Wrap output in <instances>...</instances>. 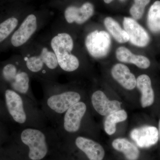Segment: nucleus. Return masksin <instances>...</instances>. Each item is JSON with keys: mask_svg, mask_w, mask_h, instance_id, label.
I'll use <instances>...</instances> for the list:
<instances>
[{"mask_svg": "<svg viewBox=\"0 0 160 160\" xmlns=\"http://www.w3.org/2000/svg\"><path fill=\"white\" fill-rule=\"evenodd\" d=\"M20 56L32 78L40 82H57L62 73L48 41L32 40L20 49Z\"/></svg>", "mask_w": 160, "mask_h": 160, "instance_id": "obj_1", "label": "nucleus"}, {"mask_svg": "<svg viewBox=\"0 0 160 160\" xmlns=\"http://www.w3.org/2000/svg\"><path fill=\"white\" fill-rule=\"evenodd\" d=\"M39 82L43 91L41 109L48 122L55 128L70 107L83 100V94L69 85L57 82L43 80Z\"/></svg>", "mask_w": 160, "mask_h": 160, "instance_id": "obj_2", "label": "nucleus"}, {"mask_svg": "<svg viewBox=\"0 0 160 160\" xmlns=\"http://www.w3.org/2000/svg\"><path fill=\"white\" fill-rule=\"evenodd\" d=\"M4 96L8 113L20 128L48 126V120L42 111L31 98L9 88L5 90Z\"/></svg>", "mask_w": 160, "mask_h": 160, "instance_id": "obj_3", "label": "nucleus"}, {"mask_svg": "<svg viewBox=\"0 0 160 160\" xmlns=\"http://www.w3.org/2000/svg\"><path fill=\"white\" fill-rule=\"evenodd\" d=\"M17 136L20 143L27 148V156L30 160L44 159L49 153L50 144L61 141L52 126L20 128Z\"/></svg>", "mask_w": 160, "mask_h": 160, "instance_id": "obj_4", "label": "nucleus"}, {"mask_svg": "<svg viewBox=\"0 0 160 160\" xmlns=\"http://www.w3.org/2000/svg\"><path fill=\"white\" fill-rule=\"evenodd\" d=\"M48 42L62 73L71 74L78 71L81 62L76 53L75 42L71 33L59 28L52 33Z\"/></svg>", "mask_w": 160, "mask_h": 160, "instance_id": "obj_5", "label": "nucleus"}, {"mask_svg": "<svg viewBox=\"0 0 160 160\" xmlns=\"http://www.w3.org/2000/svg\"><path fill=\"white\" fill-rule=\"evenodd\" d=\"M0 76L3 82L9 86V89L26 95L38 103L30 86L32 78L20 55L13 56L1 63Z\"/></svg>", "mask_w": 160, "mask_h": 160, "instance_id": "obj_6", "label": "nucleus"}, {"mask_svg": "<svg viewBox=\"0 0 160 160\" xmlns=\"http://www.w3.org/2000/svg\"><path fill=\"white\" fill-rule=\"evenodd\" d=\"M88 111L87 103L83 100L70 107L55 127L61 140L74 136L82 129Z\"/></svg>", "mask_w": 160, "mask_h": 160, "instance_id": "obj_7", "label": "nucleus"}, {"mask_svg": "<svg viewBox=\"0 0 160 160\" xmlns=\"http://www.w3.org/2000/svg\"><path fill=\"white\" fill-rule=\"evenodd\" d=\"M111 37L107 31L95 29L86 34L84 38L85 49L94 59L106 58L110 52L112 46Z\"/></svg>", "mask_w": 160, "mask_h": 160, "instance_id": "obj_8", "label": "nucleus"}, {"mask_svg": "<svg viewBox=\"0 0 160 160\" xmlns=\"http://www.w3.org/2000/svg\"><path fill=\"white\" fill-rule=\"evenodd\" d=\"M42 25L36 15H28L22 20L14 32L6 46L21 49L31 41L35 34L42 28Z\"/></svg>", "mask_w": 160, "mask_h": 160, "instance_id": "obj_9", "label": "nucleus"}, {"mask_svg": "<svg viewBox=\"0 0 160 160\" xmlns=\"http://www.w3.org/2000/svg\"><path fill=\"white\" fill-rule=\"evenodd\" d=\"M123 28L129 36V42L138 48H144L149 45L150 37L146 29L132 18L124 17Z\"/></svg>", "mask_w": 160, "mask_h": 160, "instance_id": "obj_10", "label": "nucleus"}, {"mask_svg": "<svg viewBox=\"0 0 160 160\" xmlns=\"http://www.w3.org/2000/svg\"><path fill=\"white\" fill-rule=\"evenodd\" d=\"M70 138L73 139L75 146L84 153L89 160H103L105 158V151L103 146L94 140L82 135Z\"/></svg>", "mask_w": 160, "mask_h": 160, "instance_id": "obj_11", "label": "nucleus"}, {"mask_svg": "<svg viewBox=\"0 0 160 160\" xmlns=\"http://www.w3.org/2000/svg\"><path fill=\"white\" fill-rule=\"evenodd\" d=\"M94 12L93 5L87 2L79 7L73 6L67 7L64 11V18L68 25L82 26L93 16Z\"/></svg>", "mask_w": 160, "mask_h": 160, "instance_id": "obj_12", "label": "nucleus"}, {"mask_svg": "<svg viewBox=\"0 0 160 160\" xmlns=\"http://www.w3.org/2000/svg\"><path fill=\"white\" fill-rule=\"evenodd\" d=\"M91 102L94 110L103 116H107L122 108V102L117 100H109L102 90H96L92 94Z\"/></svg>", "mask_w": 160, "mask_h": 160, "instance_id": "obj_13", "label": "nucleus"}, {"mask_svg": "<svg viewBox=\"0 0 160 160\" xmlns=\"http://www.w3.org/2000/svg\"><path fill=\"white\" fill-rule=\"evenodd\" d=\"M130 137L140 148H149L155 145L159 139L158 130L152 126H144L132 129Z\"/></svg>", "mask_w": 160, "mask_h": 160, "instance_id": "obj_14", "label": "nucleus"}, {"mask_svg": "<svg viewBox=\"0 0 160 160\" xmlns=\"http://www.w3.org/2000/svg\"><path fill=\"white\" fill-rule=\"evenodd\" d=\"M110 72L112 78L124 89L130 91L136 87L137 78L124 63L115 64Z\"/></svg>", "mask_w": 160, "mask_h": 160, "instance_id": "obj_15", "label": "nucleus"}, {"mask_svg": "<svg viewBox=\"0 0 160 160\" xmlns=\"http://www.w3.org/2000/svg\"><path fill=\"white\" fill-rule=\"evenodd\" d=\"M117 59L122 63L132 64L141 69H147L150 66V60L142 55L134 54L127 47L119 46L115 51Z\"/></svg>", "mask_w": 160, "mask_h": 160, "instance_id": "obj_16", "label": "nucleus"}, {"mask_svg": "<svg viewBox=\"0 0 160 160\" xmlns=\"http://www.w3.org/2000/svg\"><path fill=\"white\" fill-rule=\"evenodd\" d=\"M136 87L141 93V104L142 108L151 106L154 101V93L149 76L143 74L137 78Z\"/></svg>", "mask_w": 160, "mask_h": 160, "instance_id": "obj_17", "label": "nucleus"}, {"mask_svg": "<svg viewBox=\"0 0 160 160\" xmlns=\"http://www.w3.org/2000/svg\"><path fill=\"white\" fill-rule=\"evenodd\" d=\"M22 21L15 16L9 17L0 21V50L6 47L11 36Z\"/></svg>", "mask_w": 160, "mask_h": 160, "instance_id": "obj_18", "label": "nucleus"}, {"mask_svg": "<svg viewBox=\"0 0 160 160\" xmlns=\"http://www.w3.org/2000/svg\"><path fill=\"white\" fill-rule=\"evenodd\" d=\"M112 146L117 151L122 152L128 160H138L140 151L137 146L125 138H118L112 141Z\"/></svg>", "mask_w": 160, "mask_h": 160, "instance_id": "obj_19", "label": "nucleus"}, {"mask_svg": "<svg viewBox=\"0 0 160 160\" xmlns=\"http://www.w3.org/2000/svg\"><path fill=\"white\" fill-rule=\"evenodd\" d=\"M103 23L106 31L117 42L125 44L129 42L128 34L116 20L107 17L104 19Z\"/></svg>", "mask_w": 160, "mask_h": 160, "instance_id": "obj_20", "label": "nucleus"}, {"mask_svg": "<svg viewBox=\"0 0 160 160\" xmlns=\"http://www.w3.org/2000/svg\"><path fill=\"white\" fill-rule=\"evenodd\" d=\"M128 118L126 110L121 109L107 115L104 122V130L106 134L112 135L115 133L118 123L125 122Z\"/></svg>", "mask_w": 160, "mask_h": 160, "instance_id": "obj_21", "label": "nucleus"}, {"mask_svg": "<svg viewBox=\"0 0 160 160\" xmlns=\"http://www.w3.org/2000/svg\"><path fill=\"white\" fill-rule=\"evenodd\" d=\"M147 25L152 33H160V1H156L149 8L147 15Z\"/></svg>", "mask_w": 160, "mask_h": 160, "instance_id": "obj_22", "label": "nucleus"}, {"mask_svg": "<svg viewBox=\"0 0 160 160\" xmlns=\"http://www.w3.org/2000/svg\"><path fill=\"white\" fill-rule=\"evenodd\" d=\"M150 2V0H134V3L129 10L131 18L137 21L140 20L142 17L146 6Z\"/></svg>", "mask_w": 160, "mask_h": 160, "instance_id": "obj_23", "label": "nucleus"}, {"mask_svg": "<svg viewBox=\"0 0 160 160\" xmlns=\"http://www.w3.org/2000/svg\"><path fill=\"white\" fill-rule=\"evenodd\" d=\"M113 1V0H104V2H105L106 4H109V3L112 2ZM119 1L120 2H123L126 1V0H119Z\"/></svg>", "mask_w": 160, "mask_h": 160, "instance_id": "obj_24", "label": "nucleus"}, {"mask_svg": "<svg viewBox=\"0 0 160 160\" xmlns=\"http://www.w3.org/2000/svg\"><path fill=\"white\" fill-rule=\"evenodd\" d=\"M158 133H159V137L160 138V120H159V125H158Z\"/></svg>", "mask_w": 160, "mask_h": 160, "instance_id": "obj_25", "label": "nucleus"}]
</instances>
